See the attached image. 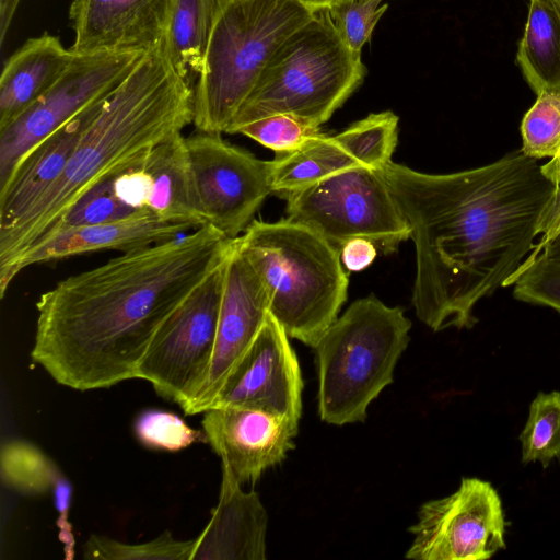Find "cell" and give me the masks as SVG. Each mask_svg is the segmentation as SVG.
Returning <instances> with one entry per match:
<instances>
[{
    "instance_id": "obj_34",
    "label": "cell",
    "mask_w": 560,
    "mask_h": 560,
    "mask_svg": "<svg viewBox=\"0 0 560 560\" xmlns=\"http://www.w3.org/2000/svg\"><path fill=\"white\" fill-rule=\"evenodd\" d=\"M142 160L114 177L116 196L136 211H149L151 186L149 175L142 166Z\"/></svg>"
},
{
    "instance_id": "obj_6",
    "label": "cell",
    "mask_w": 560,
    "mask_h": 560,
    "mask_svg": "<svg viewBox=\"0 0 560 560\" xmlns=\"http://www.w3.org/2000/svg\"><path fill=\"white\" fill-rule=\"evenodd\" d=\"M364 75L361 54L342 42L327 10L317 11L275 51L226 133L275 114L322 126Z\"/></svg>"
},
{
    "instance_id": "obj_15",
    "label": "cell",
    "mask_w": 560,
    "mask_h": 560,
    "mask_svg": "<svg viewBox=\"0 0 560 560\" xmlns=\"http://www.w3.org/2000/svg\"><path fill=\"white\" fill-rule=\"evenodd\" d=\"M302 389L301 370L289 336L269 313L211 408H257L299 421Z\"/></svg>"
},
{
    "instance_id": "obj_26",
    "label": "cell",
    "mask_w": 560,
    "mask_h": 560,
    "mask_svg": "<svg viewBox=\"0 0 560 560\" xmlns=\"http://www.w3.org/2000/svg\"><path fill=\"white\" fill-rule=\"evenodd\" d=\"M522 463L538 462L547 468L560 458V392L538 393L529 406L520 434Z\"/></svg>"
},
{
    "instance_id": "obj_21",
    "label": "cell",
    "mask_w": 560,
    "mask_h": 560,
    "mask_svg": "<svg viewBox=\"0 0 560 560\" xmlns=\"http://www.w3.org/2000/svg\"><path fill=\"white\" fill-rule=\"evenodd\" d=\"M74 54L47 33L28 39L4 63L0 75V129L36 101L63 74Z\"/></svg>"
},
{
    "instance_id": "obj_19",
    "label": "cell",
    "mask_w": 560,
    "mask_h": 560,
    "mask_svg": "<svg viewBox=\"0 0 560 560\" xmlns=\"http://www.w3.org/2000/svg\"><path fill=\"white\" fill-rule=\"evenodd\" d=\"M221 467L219 502L190 560H265L267 511L256 491L242 489L228 464Z\"/></svg>"
},
{
    "instance_id": "obj_41",
    "label": "cell",
    "mask_w": 560,
    "mask_h": 560,
    "mask_svg": "<svg viewBox=\"0 0 560 560\" xmlns=\"http://www.w3.org/2000/svg\"><path fill=\"white\" fill-rule=\"evenodd\" d=\"M307 7L308 9L317 12L322 10H327L332 3L338 0H296Z\"/></svg>"
},
{
    "instance_id": "obj_9",
    "label": "cell",
    "mask_w": 560,
    "mask_h": 560,
    "mask_svg": "<svg viewBox=\"0 0 560 560\" xmlns=\"http://www.w3.org/2000/svg\"><path fill=\"white\" fill-rule=\"evenodd\" d=\"M228 253L162 323L138 369V378L150 382L159 396L184 412L197 396L212 358Z\"/></svg>"
},
{
    "instance_id": "obj_29",
    "label": "cell",
    "mask_w": 560,
    "mask_h": 560,
    "mask_svg": "<svg viewBox=\"0 0 560 560\" xmlns=\"http://www.w3.org/2000/svg\"><path fill=\"white\" fill-rule=\"evenodd\" d=\"M522 152L536 160L552 158L560 150V93L542 92L521 124Z\"/></svg>"
},
{
    "instance_id": "obj_1",
    "label": "cell",
    "mask_w": 560,
    "mask_h": 560,
    "mask_svg": "<svg viewBox=\"0 0 560 560\" xmlns=\"http://www.w3.org/2000/svg\"><path fill=\"white\" fill-rule=\"evenodd\" d=\"M382 172L411 230L417 317L434 331L472 328L476 305L508 287L534 250L556 185L521 149L450 174L393 161Z\"/></svg>"
},
{
    "instance_id": "obj_35",
    "label": "cell",
    "mask_w": 560,
    "mask_h": 560,
    "mask_svg": "<svg viewBox=\"0 0 560 560\" xmlns=\"http://www.w3.org/2000/svg\"><path fill=\"white\" fill-rule=\"evenodd\" d=\"M52 493L55 498V505L59 513V518L57 521V525L60 529L59 538L65 545L66 557L69 559L73 557L74 552V538L71 530V524L68 521L72 499V485L63 474L57 478L52 488Z\"/></svg>"
},
{
    "instance_id": "obj_24",
    "label": "cell",
    "mask_w": 560,
    "mask_h": 560,
    "mask_svg": "<svg viewBox=\"0 0 560 560\" xmlns=\"http://www.w3.org/2000/svg\"><path fill=\"white\" fill-rule=\"evenodd\" d=\"M516 61L533 91L560 93V11L530 0Z\"/></svg>"
},
{
    "instance_id": "obj_36",
    "label": "cell",
    "mask_w": 560,
    "mask_h": 560,
    "mask_svg": "<svg viewBox=\"0 0 560 560\" xmlns=\"http://www.w3.org/2000/svg\"><path fill=\"white\" fill-rule=\"evenodd\" d=\"M377 252L372 241L362 237L346 242L339 250L341 264L348 272L368 268L376 258Z\"/></svg>"
},
{
    "instance_id": "obj_10",
    "label": "cell",
    "mask_w": 560,
    "mask_h": 560,
    "mask_svg": "<svg viewBox=\"0 0 560 560\" xmlns=\"http://www.w3.org/2000/svg\"><path fill=\"white\" fill-rule=\"evenodd\" d=\"M145 54H74L60 79L21 116L0 129V190L9 184L30 150L112 94Z\"/></svg>"
},
{
    "instance_id": "obj_42",
    "label": "cell",
    "mask_w": 560,
    "mask_h": 560,
    "mask_svg": "<svg viewBox=\"0 0 560 560\" xmlns=\"http://www.w3.org/2000/svg\"><path fill=\"white\" fill-rule=\"evenodd\" d=\"M541 1H545L549 4H551L552 7L557 8L560 11V0H541Z\"/></svg>"
},
{
    "instance_id": "obj_4",
    "label": "cell",
    "mask_w": 560,
    "mask_h": 560,
    "mask_svg": "<svg viewBox=\"0 0 560 560\" xmlns=\"http://www.w3.org/2000/svg\"><path fill=\"white\" fill-rule=\"evenodd\" d=\"M235 242L266 289L269 313L289 338L314 348L347 300L339 250L288 219L253 220Z\"/></svg>"
},
{
    "instance_id": "obj_7",
    "label": "cell",
    "mask_w": 560,
    "mask_h": 560,
    "mask_svg": "<svg viewBox=\"0 0 560 560\" xmlns=\"http://www.w3.org/2000/svg\"><path fill=\"white\" fill-rule=\"evenodd\" d=\"M410 328L400 307L374 294L354 301L337 317L313 348L323 421L343 425L365 420L369 405L393 382Z\"/></svg>"
},
{
    "instance_id": "obj_32",
    "label": "cell",
    "mask_w": 560,
    "mask_h": 560,
    "mask_svg": "<svg viewBox=\"0 0 560 560\" xmlns=\"http://www.w3.org/2000/svg\"><path fill=\"white\" fill-rule=\"evenodd\" d=\"M509 285H513L515 299L560 314V259L529 256Z\"/></svg>"
},
{
    "instance_id": "obj_30",
    "label": "cell",
    "mask_w": 560,
    "mask_h": 560,
    "mask_svg": "<svg viewBox=\"0 0 560 560\" xmlns=\"http://www.w3.org/2000/svg\"><path fill=\"white\" fill-rule=\"evenodd\" d=\"M277 154L295 152L324 133L317 126L290 114H275L254 120L238 129Z\"/></svg>"
},
{
    "instance_id": "obj_16",
    "label": "cell",
    "mask_w": 560,
    "mask_h": 560,
    "mask_svg": "<svg viewBox=\"0 0 560 560\" xmlns=\"http://www.w3.org/2000/svg\"><path fill=\"white\" fill-rule=\"evenodd\" d=\"M299 421L270 411L220 406L203 412L202 430L241 485L255 483L294 448Z\"/></svg>"
},
{
    "instance_id": "obj_23",
    "label": "cell",
    "mask_w": 560,
    "mask_h": 560,
    "mask_svg": "<svg viewBox=\"0 0 560 560\" xmlns=\"http://www.w3.org/2000/svg\"><path fill=\"white\" fill-rule=\"evenodd\" d=\"M228 0H168L163 39L166 58L190 83L199 75L215 21Z\"/></svg>"
},
{
    "instance_id": "obj_12",
    "label": "cell",
    "mask_w": 560,
    "mask_h": 560,
    "mask_svg": "<svg viewBox=\"0 0 560 560\" xmlns=\"http://www.w3.org/2000/svg\"><path fill=\"white\" fill-rule=\"evenodd\" d=\"M194 184L205 224L236 238L271 190L270 161L225 141L221 133L187 137Z\"/></svg>"
},
{
    "instance_id": "obj_39",
    "label": "cell",
    "mask_w": 560,
    "mask_h": 560,
    "mask_svg": "<svg viewBox=\"0 0 560 560\" xmlns=\"http://www.w3.org/2000/svg\"><path fill=\"white\" fill-rule=\"evenodd\" d=\"M541 171L556 185V190H560V150L541 165Z\"/></svg>"
},
{
    "instance_id": "obj_38",
    "label": "cell",
    "mask_w": 560,
    "mask_h": 560,
    "mask_svg": "<svg viewBox=\"0 0 560 560\" xmlns=\"http://www.w3.org/2000/svg\"><path fill=\"white\" fill-rule=\"evenodd\" d=\"M21 0H0V44H4Z\"/></svg>"
},
{
    "instance_id": "obj_5",
    "label": "cell",
    "mask_w": 560,
    "mask_h": 560,
    "mask_svg": "<svg viewBox=\"0 0 560 560\" xmlns=\"http://www.w3.org/2000/svg\"><path fill=\"white\" fill-rule=\"evenodd\" d=\"M315 13L296 0H228L194 88L197 130L226 132L275 51Z\"/></svg>"
},
{
    "instance_id": "obj_20",
    "label": "cell",
    "mask_w": 560,
    "mask_h": 560,
    "mask_svg": "<svg viewBox=\"0 0 560 560\" xmlns=\"http://www.w3.org/2000/svg\"><path fill=\"white\" fill-rule=\"evenodd\" d=\"M98 102L42 140L23 158L9 184L0 190V232L22 220L58 182Z\"/></svg>"
},
{
    "instance_id": "obj_3",
    "label": "cell",
    "mask_w": 560,
    "mask_h": 560,
    "mask_svg": "<svg viewBox=\"0 0 560 560\" xmlns=\"http://www.w3.org/2000/svg\"><path fill=\"white\" fill-rule=\"evenodd\" d=\"M194 88L166 58L148 51L127 79L97 103L58 182L11 229L0 232V282L93 185L132 166L159 142L192 124Z\"/></svg>"
},
{
    "instance_id": "obj_14",
    "label": "cell",
    "mask_w": 560,
    "mask_h": 560,
    "mask_svg": "<svg viewBox=\"0 0 560 560\" xmlns=\"http://www.w3.org/2000/svg\"><path fill=\"white\" fill-rule=\"evenodd\" d=\"M268 314L266 289L233 238L225 261L224 288L212 358L205 381L185 411L186 415L203 413L212 407Z\"/></svg>"
},
{
    "instance_id": "obj_37",
    "label": "cell",
    "mask_w": 560,
    "mask_h": 560,
    "mask_svg": "<svg viewBox=\"0 0 560 560\" xmlns=\"http://www.w3.org/2000/svg\"><path fill=\"white\" fill-rule=\"evenodd\" d=\"M560 232V190H556L550 203L541 215L538 225L539 242L534 249H537L553 238Z\"/></svg>"
},
{
    "instance_id": "obj_40",
    "label": "cell",
    "mask_w": 560,
    "mask_h": 560,
    "mask_svg": "<svg viewBox=\"0 0 560 560\" xmlns=\"http://www.w3.org/2000/svg\"><path fill=\"white\" fill-rule=\"evenodd\" d=\"M541 255L551 259H560V232L541 247L534 249L532 256Z\"/></svg>"
},
{
    "instance_id": "obj_22",
    "label": "cell",
    "mask_w": 560,
    "mask_h": 560,
    "mask_svg": "<svg viewBox=\"0 0 560 560\" xmlns=\"http://www.w3.org/2000/svg\"><path fill=\"white\" fill-rule=\"evenodd\" d=\"M150 178L148 210L155 217L189 225L205 224L195 190L186 137L176 133L154 145L143 158Z\"/></svg>"
},
{
    "instance_id": "obj_31",
    "label": "cell",
    "mask_w": 560,
    "mask_h": 560,
    "mask_svg": "<svg viewBox=\"0 0 560 560\" xmlns=\"http://www.w3.org/2000/svg\"><path fill=\"white\" fill-rule=\"evenodd\" d=\"M133 432L145 447L177 452L191 444L207 443L206 433L189 427L179 416L163 409H147L135 419Z\"/></svg>"
},
{
    "instance_id": "obj_33",
    "label": "cell",
    "mask_w": 560,
    "mask_h": 560,
    "mask_svg": "<svg viewBox=\"0 0 560 560\" xmlns=\"http://www.w3.org/2000/svg\"><path fill=\"white\" fill-rule=\"evenodd\" d=\"M383 0H338L328 9L335 28L342 42L361 54L374 27L387 9Z\"/></svg>"
},
{
    "instance_id": "obj_27",
    "label": "cell",
    "mask_w": 560,
    "mask_h": 560,
    "mask_svg": "<svg viewBox=\"0 0 560 560\" xmlns=\"http://www.w3.org/2000/svg\"><path fill=\"white\" fill-rule=\"evenodd\" d=\"M195 545L196 538L178 540L168 530L140 544L121 542L92 534L83 546V557L100 560H190Z\"/></svg>"
},
{
    "instance_id": "obj_13",
    "label": "cell",
    "mask_w": 560,
    "mask_h": 560,
    "mask_svg": "<svg viewBox=\"0 0 560 560\" xmlns=\"http://www.w3.org/2000/svg\"><path fill=\"white\" fill-rule=\"evenodd\" d=\"M398 121L389 110L370 114L335 136L324 133L295 152L277 154L270 161L272 192L283 196L358 166L382 168L397 145Z\"/></svg>"
},
{
    "instance_id": "obj_28",
    "label": "cell",
    "mask_w": 560,
    "mask_h": 560,
    "mask_svg": "<svg viewBox=\"0 0 560 560\" xmlns=\"http://www.w3.org/2000/svg\"><path fill=\"white\" fill-rule=\"evenodd\" d=\"M114 177L104 178L86 190L42 238L69 229L119 221L149 212L136 211L122 203L115 194Z\"/></svg>"
},
{
    "instance_id": "obj_17",
    "label": "cell",
    "mask_w": 560,
    "mask_h": 560,
    "mask_svg": "<svg viewBox=\"0 0 560 560\" xmlns=\"http://www.w3.org/2000/svg\"><path fill=\"white\" fill-rule=\"evenodd\" d=\"M168 0H73L74 54L141 52L163 44Z\"/></svg>"
},
{
    "instance_id": "obj_11",
    "label": "cell",
    "mask_w": 560,
    "mask_h": 560,
    "mask_svg": "<svg viewBox=\"0 0 560 560\" xmlns=\"http://www.w3.org/2000/svg\"><path fill=\"white\" fill-rule=\"evenodd\" d=\"M506 522L498 491L476 477L462 479L458 489L425 502L409 532L406 552L415 560H486L505 549Z\"/></svg>"
},
{
    "instance_id": "obj_8",
    "label": "cell",
    "mask_w": 560,
    "mask_h": 560,
    "mask_svg": "<svg viewBox=\"0 0 560 560\" xmlns=\"http://www.w3.org/2000/svg\"><path fill=\"white\" fill-rule=\"evenodd\" d=\"M288 220L302 224L336 247L357 237L388 255L410 238L382 168L358 166L283 195Z\"/></svg>"
},
{
    "instance_id": "obj_2",
    "label": "cell",
    "mask_w": 560,
    "mask_h": 560,
    "mask_svg": "<svg viewBox=\"0 0 560 560\" xmlns=\"http://www.w3.org/2000/svg\"><path fill=\"white\" fill-rule=\"evenodd\" d=\"M231 243L203 225L63 279L36 303L33 361L77 390L138 378L159 327L225 257Z\"/></svg>"
},
{
    "instance_id": "obj_18",
    "label": "cell",
    "mask_w": 560,
    "mask_h": 560,
    "mask_svg": "<svg viewBox=\"0 0 560 560\" xmlns=\"http://www.w3.org/2000/svg\"><path fill=\"white\" fill-rule=\"evenodd\" d=\"M188 230L191 228L187 224L165 221L151 212H140L119 221L57 232L42 238L20 256L7 278L0 282V295L3 298L14 278L32 265L101 249L127 253L175 240Z\"/></svg>"
},
{
    "instance_id": "obj_25",
    "label": "cell",
    "mask_w": 560,
    "mask_h": 560,
    "mask_svg": "<svg viewBox=\"0 0 560 560\" xmlns=\"http://www.w3.org/2000/svg\"><path fill=\"white\" fill-rule=\"evenodd\" d=\"M61 474L58 466L28 441L14 439L1 446V480L20 493L37 495L52 491Z\"/></svg>"
}]
</instances>
